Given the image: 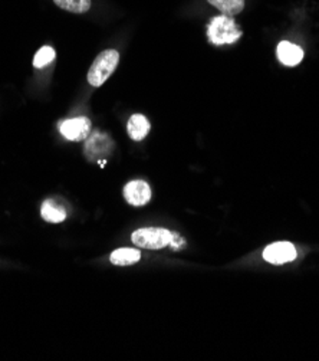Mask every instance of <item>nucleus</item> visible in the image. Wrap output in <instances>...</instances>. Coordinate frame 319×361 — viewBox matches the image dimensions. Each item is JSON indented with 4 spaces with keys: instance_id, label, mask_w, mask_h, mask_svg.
<instances>
[{
    "instance_id": "1",
    "label": "nucleus",
    "mask_w": 319,
    "mask_h": 361,
    "mask_svg": "<svg viewBox=\"0 0 319 361\" xmlns=\"http://www.w3.org/2000/svg\"><path fill=\"white\" fill-rule=\"evenodd\" d=\"M242 30L237 27L232 16L213 18L207 26V38L213 45H230L240 39Z\"/></svg>"
},
{
    "instance_id": "2",
    "label": "nucleus",
    "mask_w": 319,
    "mask_h": 361,
    "mask_svg": "<svg viewBox=\"0 0 319 361\" xmlns=\"http://www.w3.org/2000/svg\"><path fill=\"white\" fill-rule=\"evenodd\" d=\"M120 62V54L115 49H106L101 52L88 71V82L92 87H101L108 80Z\"/></svg>"
},
{
    "instance_id": "3",
    "label": "nucleus",
    "mask_w": 319,
    "mask_h": 361,
    "mask_svg": "<svg viewBox=\"0 0 319 361\" xmlns=\"http://www.w3.org/2000/svg\"><path fill=\"white\" fill-rule=\"evenodd\" d=\"M131 240L137 247L143 249H163L171 242V232L163 228L138 229L131 235Z\"/></svg>"
},
{
    "instance_id": "4",
    "label": "nucleus",
    "mask_w": 319,
    "mask_h": 361,
    "mask_svg": "<svg viewBox=\"0 0 319 361\" xmlns=\"http://www.w3.org/2000/svg\"><path fill=\"white\" fill-rule=\"evenodd\" d=\"M296 258V249L289 242H276L270 243L263 250V259L273 265H282L292 262Z\"/></svg>"
},
{
    "instance_id": "5",
    "label": "nucleus",
    "mask_w": 319,
    "mask_h": 361,
    "mask_svg": "<svg viewBox=\"0 0 319 361\" xmlns=\"http://www.w3.org/2000/svg\"><path fill=\"white\" fill-rule=\"evenodd\" d=\"M91 121L87 117H77L61 123V134L69 141H82L91 133Z\"/></svg>"
},
{
    "instance_id": "6",
    "label": "nucleus",
    "mask_w": 319,
    "mask_h": 361,
    "mask_svg": "<svg viewBox=\"0 0 319 361\" xmlns=\"http://www.w3.org/2000/svg\"><path fill=\"white\" fill-rule=\"evenodd\" d=\"M124 197L131 206H144L151 199V189L143 180H134L124 188Z\"/></svg>"
},
{
    "instance_id": "7",
    "label": "nucleus",
    "mask_w": 319,
    "mask_h": 361,
    "mask_svg": "<svg viewBox=\"0 0 319 361\" xmlns=\"http://www.w3.org/2000/svg\"><path fill=\"white\" fill-rule=\"evenodd\" d=\"M113 149V142L105 134L95 133L85 144V153L89 160H96L102 153L108 154Z\"/></svg>"
},
{
    "instance_id": "8",
    "label": "nucleus",
    "mask_w": 319,
    "mask_h": 361,
    "mask_svg": "<svg viewBox=\"0 0 319 361\" xmlns=\"http://www.w3.org/2000/svg\"><path fill=\"white\" fill-rule=\"evenodd\" d=\"M277 59L287 66H296L304 59V51L288 41H282L276 49Z\"/></svg>"
},
{
    "instance_id": "9",
    "label": "nucleus",
    "mask_w": 319,
    "mask_h": 361,
    "mask_svg": "<svg viewBox=\"0 0 319 361\" xmlns=\"http://www.w3.org/2000/svg\"><path fill=\"white\" fill-rule=\"evenodd\" d=\"M127 133L134 141L144 140L150 133V121L143 114H134L127 124Z\"/></svg>"
},
{
    "instance_id": "10",
    "label": "nucleus",
    "mask_w": 319,
    "mask_h": 361,
    "mask_svg": "<svg viewBox=\"0 0 319 361\" xmlns=\"http://www.w3.org/2000/svg\"><path fill=\"white\" fill-rule=\"evenodd\" d=\"M141 259V252L138 249H131V247H120L114 250L110 261L111 264L117 267H128L132 264H137Z\"/></svg>"
},
{
    "instance_id": "11",
    "label": "nucleus",
    "mask_w": 319,
    "mask_h": 361,
    "mask_svg": "<svg viewBox=\"0 0 319 361\" xmlns=\"http://www.w3.org/2000/svg\"><path fill=\"white\" fill-rule=\"evenodd\" d=\"M42 218L49 224H61L66 219V210L55 200H45L41 209Z\"/></svg>"
},
{
    "instance_id": "12",
    "label": "nucleus",
    "mask_w": 319,
    "mask_h": 361,
    "mask_svg": "<svg viewBox=\"0 0 319 361\" xmlns=\"http://www.w3.org/2000/svg\"><path fill=\"white\" fill-rule=\"evenodd\" d=\"M207 2L226 16H234L244 9V0H207Z\"/></svg>"
},
{
    "instance_id": "13",
    "label": "nucleus",
    "mask_w": 319,
    "mask_h": 361,
    "mask_svg": "<svg viewBox=\"0 0 319 361\" xmlns=\"http://www.w3.org/2000/svg\"><path fill=\"white\" fill-rule=\"evenodd\" d=\"M55 5L70 13H87L91 9V0H54Z\"/></svg>"
},
{
    "instance_id": "14",
    "label": "nucleus",
    "mask_w": 319,
    "mask_h": 361,
    "mask_svg": "<svg viewBox=\"0 0 319 361\" xmlns=\"http://www.w3.org/2000/svg\"><path fill=\"white\" fill-rule=\"evenodd\" d=\"M55 51H54V48H51V47H42L38 52H37V55H35V58H33V66L35 68H44V66H46V65H49L54 59H55Z\"/></svg>"
},
{
    "instance_id": "15",
    "label": "nucleus",
    "mask_w": 319,
    "mask_h": 361,
    "mask_svg": "<svg viewBox=\"0 0 319 361\" xmlns=\"http://www.w3.org/2000/svg\"><path fill=\"white\" fill-rule=\"evenodd\" d=\"M184 243H186V240L182 236L171 232V242H170V245H171L173 249H180L182 246H184Z\"/></svg>"
}]
</instances>
